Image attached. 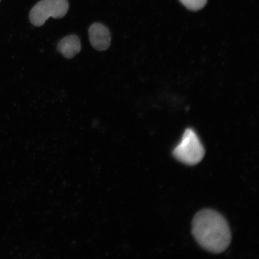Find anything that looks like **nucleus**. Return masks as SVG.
I'll list each match as a JSON object with an SVG mask.
<instances>
[{
    "instance_id": "nucleus-5",
    "label": "nucleus",
    "mask_w": 259,
    "mask_h": 259,
    "mask_svg": "<svg viewBox=\"0 0 259 259\" xmlns=\"http://www.w3.org/2000/svg\"><path fill=\"white\" fill-rule=\"evenodd\" d=\"M80 38L76 35H69L64 37L57 46V51L67 59H72L80 53Z\"/></svg>"
},
{
    "instance_id": "nucleus-4",
    "label": "nucleus",
    "mask_w": 259,
    "mask_h": 259,
    "mask_svg": "<svg viewBox=\"0 0 259 259\" xmlns=\"http://www.w3.org/2000/svg\"><path fill=\"white\" fill-rule=\"evenodd\" d=\"M89 34L90 43L95 50L106 51L111 45V32L104 25L101 23L93 24L89 28Z\"/></svg>"
},
{
    "instance_id": "nucleus-6",
    "label": "nucleus",
    "mask_w": 259,
    "mask_h": 259,
    "mask_svg": "<svg viewBox=\"0 0 259 259\" xmlns=\"http://www.w3.org/2000/svg\"><path fill=\"white\" fill-rule=\"evenodd\" d=\"M182 4L191 11H197L202 9L207 3V0H180Z\"/></svg>"
},
{
    "instance_id": "nucleus-1",
    "label": "nucleus",
    "mask_w": 259,
    "mask_h": 259,
    "mask_svg": "<svg viewBox=\"0 0 259 259\" xmlns=\"http://www.w3.org/2000/svg\"><path fill=\"white\" fill-rule=\"evenodd\" d=\"M192 234L196 241L206 250L221 253L231 242V233L228 222L215 210L203 209L194 216Z\"/></svg>"
},
{
    "instance_id": "nucleus-3",
    "label": "nucleus",
    "mask_w": 259,
    "mask_h": 259,
    "mask_svg": "<svg viewBox=\"0 0 259 259\" xmlns=\"http://www.w3.org/2000/svg\"><path fill=\"white\" fill-rule=\"evenodd\" d=\"M69 10L67 0H41L31 10L30 21L35 27H41L50 18H62Z\"/></svg>"
},
{
    "instance_id": "nucleus-2",
    "label": "nucleus",
    "mask_w": 259,
    "mask_h": 259,
    "mask_svg": "<svg viewBox=\"0 0 259 259\" xmlns=\"http://www.w3.org/2000/svg\"><path fill=\"white\" fill-rule=\"evenodd\" d=\"M205 151L198 137L193 130L188 128L182 140L173 151L174 156L184 164L193 166L200 163Z\"/></svg>"
}]
</instances>
